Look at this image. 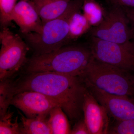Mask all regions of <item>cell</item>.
Returning a JSON list of instances; mask_svg holds the SVG:
<instances>
[{
	"instance_id": "cell-2",
	"label": "cell",
	"mask_w": 134,
	"mask_h": 134,
	"mask_svg": "<svg viewBox=\"0 0 134 134\" xmlns=\"http://www.w3.org/2000/svg\"><path fill=\"white\" fill-rule=\"evenodd\" d=\"M92 57L90 48L64 46L47 53L35 54L27 61L25 70L27 73L52 72L81 77Z\"/></svg>"
},
{
	"instance_id": "cell-17",
	"label": "cell",
	"mask_w": 134,
	"mask_h": 134,
	"mask_svg": "<svg viewBox=\"0 0 134 134\" xmlns=\"http://www.w3.org/2000/svg\"><path fill=\"white\" fill-rule=\"evenodd\" d=\"M13 82L10 79L0 83V116L2 117L8 111L14 94L12 91Z\"/></svg>"
},
{
	"instance_id": "cell-3",
	"label": "cell",
	"mask_w": 134,
	"mask_h": 134,
	"mask_svg": "<svg viewBox=\"0 0 134 134\" xmlns=\"http://www.w3.org/2000/svg\"><path fill=\"white\" fill-rule=\"evenodd\" d=\"M82 0L72 1L69 7L60 16L43 23L38 32L23 34L26 43L36 54H44L64 46L69 40L70 20L72 15L80 9Z\"/></svg>"
},
{
	"instance_id": "cell-6",
	"label": "cell",
	"mask_w": 134,
	"mask_h": 134,
	"mask_svg": "<svg viewBox=\"0 0 134 134\" xmlns=\"http://www.w3.org/2000/svg\"><path fill=\"white\" fill-rule=\"evenodd\" d=\"M91 40L90 48L96 59L130 72L134 71V46L132 41L119 44L92 36Z\"/></svg>"
},
{
	"instance_id": "cell-23",
	"label": "cell",
	"mask_w": 134,
	"mask_h": 134,
	"mask_svg": "<svg viewBox=\"0 0 134 134\" xmlns=\"http://www.w3.org/2000/svg\"><path fill=\"white\" fill-rule=\"evenodd\" d=\"M122 8L125 10L130 24L131 25V28L134 32V8Z\"/></svg>"
},
{
	"instance_id": "cell-12",
	"label": "cell",
	"mask_w": 134,
	"mask_h": 134,
	"mask_svg": "<svg viewBox=\"0 0 134 134\" xmlns=\"http://www.w3.org/2000/svg\"><path fill=\"white\" fill-rule=\"evenodd\" d=\"M43 23L63 14L72 0H31Z\"/></svg>"
},
{
	"instance_id": "cell-15",
	"label": "cell",
	"mask_w": 134,
	"mask_h": 134,
	"mask_svg": "<svg viewBox=\"0 0 134 134\" xmlns=\"http://www.w3.org/2000/svg\"><path fill=\"white\" fill-rule=\"evenodd\" d=\"M80 10L72 15L70 20L69 40L76 39L89 30L91 25L83 14Z\"/></svg>"
},
{
	"instance_id": "cell-24",
	"label": "cell",
	"mask_w": 134,
	"mask_h": 134,
	"mask_svg": "<svg viewBox=\"0 0 134 134\" xmlns=\"http://www.w3.org/2000/svg\"><path fill=\"white\" fill-rule=\"evenodd\" d=\"M132 43H133V45L134 46V36L133 37V38H132Z\"/></svg>"
},
{
	"instance_id": "cell-8",
	"label": "cell",
	"mask_w": 134,
	"mask_h": 134,
	"mask_svg": "<svg viewBox=\"0 0 134 134\" xmlns=\"http://www.w3.org/2000/svg\"><path fill=\"white\" fill-rule=\"evenodd\" d=\"M10 105L21 110L27 117L30 118L47 117L54 108L60 107L54 99L42 93L33 91L22 92L16 94Z\"/></svg>"
},
{
	"instance_id": "cell-5",
	"label": "cell",
	"mask_w": 134,
	"mask_h": 134,
	"mask_svg": "<svg viewBox=\"0 0 134 134\" xmlns=\"http://www.w3.org/2000/svg\"><path fill=\"white\" fill-rule=\"evenodd\" d=\"M0 80L10 79L18 72L26 61L28 45L21 37L7 26L0 32Z\"/></svg>"
},
{
	"instance_id": "cell-10",
	"label": "cell",
	"mask_w": 134,
	"mask_h": 134,
	"mask_svg": "<svg viewBox=\"0 0 134 134\" xmlns=\"http://www.w3.org/2000/svg\"><path fill=\"white\" fill-rule=\"evenodd\" d=\"M83 112L90 134L108 133L110 122L107 111L87 88L84 96Z\"/></svg>"
},
{
	"instance_id": "cell-19",
	"label": "cell",
	"mask_w": 134,
	"mask_h": 134,
	"mask_svg": "<svg viewBox=\"0 0 134 134\" xmlns=\"http://www.w3.org/2000/svg\"><path fill=\"white\" fill-rule=\"evenodd\" d=\"M17 0H0V21L3 27L7 26L11 22V14Z\"/></svg>"
},
{
	"instance_id": "cell-14",
	"label": "cell",
	"mask_w": 134,
	"mask_h": 134,
	"mask_svg": "<svg viewBox=\"0 0 134 134\" xmlns=\"http://www.w3.org/2000/svg\"><path fill=\"white\" fill-rule=\"evenodd\" d=\"M62 108L57 107L51 110L48 122L52 134L71 133L69 122Z\"/></svg>"
},
{
	"instance_id": "cell-18",
	"label": "cell",
	"mask_w": 134,
	"mask_h": 134,
	"mask_svg": "<svg viewBox=\"0 0 134 134\" xmlns=\"http://www.w3.org/2000/svg\"><path fill=\"white\" fill-rule=\"evenodd\" d=\"M14 112H11L9 110L0 120V134H21L20 126L18 122V117H16L14 122H12V119Z\"/></svg>"
},
{
	"instance_id": "cell-11",
	"label": "cell",
	"mask_w": 134,
	"mask_h": 134,
	"mask_svg": "<svg viewBox=\"0 0 134 134\" xmlns=\"http://www.w3.org/2000/svg\"><path fill=\"white\" fill-rule=\"evenodd\" d=\"M11 21L19 26L23 34L38 32L43 23L31 0H19L11 15Z\"/></svg>"
},
{
	"instance_id": "cell-16",
	"label": "cell",
	"mask_w": 134,
	"mask_h": 134,
	"mask_svg": "<svg viewBox=\"0 0 134 134\" xmlns=\"http://www.w3.org/2000/svg\"><path fill=\"white\" fill-rule=\"evenodd\" d=\"M83 14L91 26L99 25L104 20V10L100 5L93 0H86L83 3Z\"/></svg>"
},
{
	"instance_id": "cell-13",
	"label": "cell",
	"mask_w": 134,
	"mask_h": 134,
	"mask_svg": "<svg viewBox=\"0 0 134 134\" xmlns=\"http://www.w3.org/2000/svg\"><path fill=\"white\" fill-rule=\"evenodd\" d=\"M18 113L21 121V134H52L47 117L26 118L19 111Z\"/></svg>"
},
{
	"instance_id": "cell-21",
	"label": "cell",
	"mask_w": 134,
	"mask_h": 134,
	"mask_svg": "<svg viewBox=\"0 0 134 134\" xmlns=\"http://www.w3.org/2000/svg\"><path fill=\"white\" fill-rule=\"evenodd\" d=\"M71 134H90L84 120H80L71 130Z\"/></svg>"
},
{
	"instance_id": "cell-7",
	"label": "cell",
	"mask_w": 134,
	"mask_h": 134,
	"mask_svg": "<svg viewBox=\"0 0 134 134\" xmlns=\"http://www.w3.org/2000/svg\"><path fill=\"white\" fill-rule=\"evenodd\" d=\"M129 24L123 8L114 5L103 21L92 29L91 36L119 44L129 43L134 34Z\"/></svg>"
},
{
	"instance_id": "cell-20",
	"label": "cell",
	"mask_w": 134,
	"mask_h": 134,
	"mask_svg": "<svg viewBox=\"0 0 134 134\" xmlns=\"http://www.w3.org/2000/svg\"><path fill=\"white\" fill-rule=\"evenodd\" d=\"M116 120L108 134H134V119Z\"/></svg>"
},
{
	"instance_id": "cell-22",
	"label": "cell",
	"mask_w": 134,
	"mask_h": 134,
	"mask_svg": "<svg viewBox=\"0 0 134 134\" xmlns=\"http://www.w3.org/2000/svg\"><path fill=\"white\" fill-rule=\"evenodd\" d=\"M114 5L122 7L134 8V0H109Z\"/></svg>"
},
{
	"instance_id": "cell-4",
	"label": "cell",
	"mask_w": 134,
	"mask_h": 134,
	"mask_svg": "<svg viewBox=\"0 0 134 134\" xmlns=\"http://www.w3.org/2000/svg\"><path fill=\"white\" fill-rule=\"evenodd\" d=\"M130 71L100 62L92 57L81 77L107 93L133 97L134 74Z\"/></svg>"
},
{
	"instance_id": "cell-1",
	"label": "cell",
	"mask_w": 134,
	"mask_h": 134,
	"mask_svg": "<svg viewBox=\"0 0 134 134\" xmlns=\"http://www.w3.org/2000/svg\"><path fill=\"white\" fill-rule=\"evenodd\" d=\"M86 88L81 77L52 72L27 73L12 85L14 96L22 92L36 91L54 99L72 120L81 115Z\"/></svg>"
},
{
	"instance_id": "cell-9",
	"label": "cell",
	"mask_w": 134,
	"mask_h": 134,
	"mask_svg": "<svg viewBox=\"0 0 134 134\" xmlns=\"http://www.w3.org/2000/svg\"><path fill=\"white\" fill-rule=\"evenodd\" d=\"M85 83L96 99L106 109L108 115L117 120L134 119L133 97L110 94L88 83Z\"/></svg>"
}]
</instances>
